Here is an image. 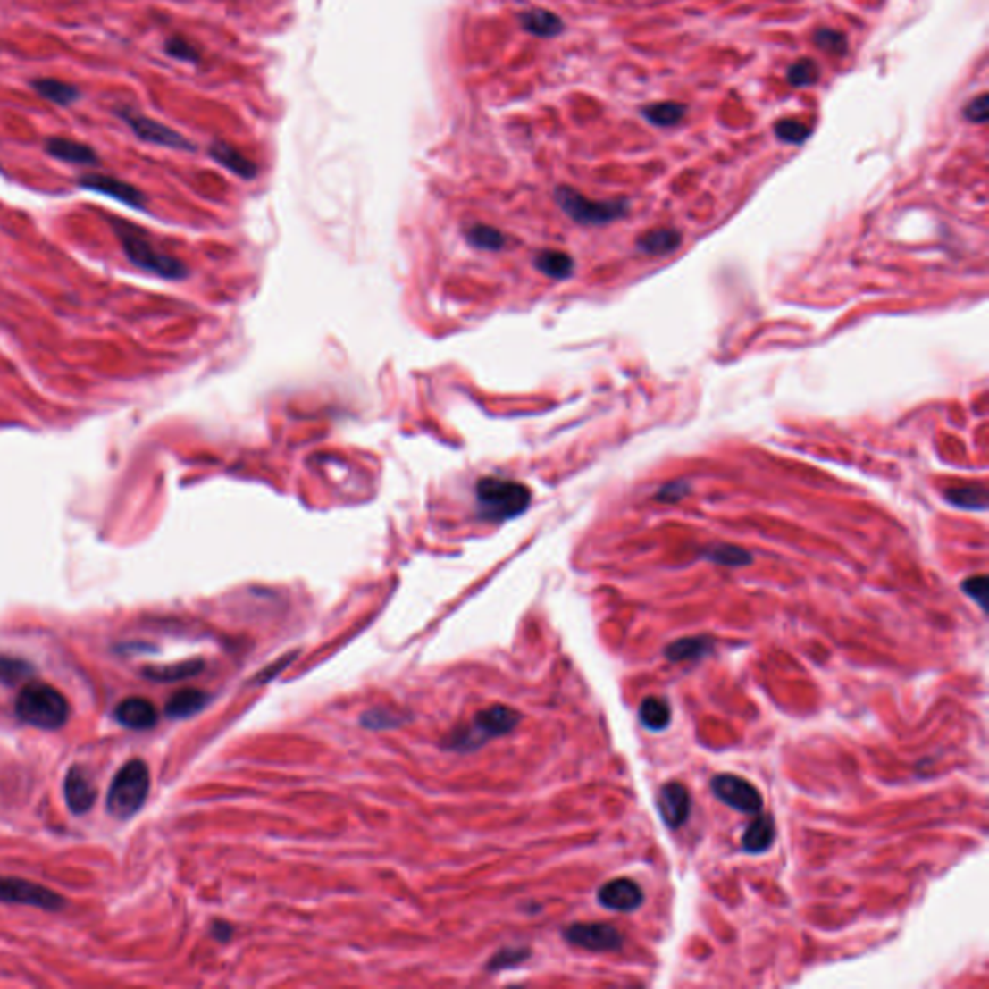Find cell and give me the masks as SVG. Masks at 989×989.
<instances>
[{"label":"cell","instance_id":"obj_38","mask_svg":"<svg viewBox=\"0 0 989 989\" xmlns=\"http://www.w3.org/2000/svg\"><path fill=\"white\" fill-rule=\"evenodd\" d=\"M362 725H365V729H390V726L398 725V719L397 715H392L389 711L373 709L362 715Z\"/></svg>","mask_w":989,"mask_h":989},{"label":"cell","instance_id":"obj_26","mask_svg":"<svg viewBox=\"0 0 989 989\" xmlns=\"http://www.w3.org/2000/svg\"><path fill=\"white\" fill-rule=\"evenodd\" d=\"M711 651V640L708 636H696V638H683L673 641L671 646L665 648V655L669 661H692L704 658Z\"/></svg>","mask_w":989,"mask_h":989},{"label":"cell","instance_id":"obj_34","mask_svg":"<svg viewBox=\"0 0 989 989\" xmlns=\"http://www.w3.org/2000/svg\"><path fill=\"white\" fill-rule=\"evenodd\" d=\"M164 51L169 56L176 58V61H182V63H197L199 61V53L196 51V46L192 43H188L184 38L166 39Z\"/></svg>","mask_w":989,"mask_h":989},{"label":"cell","instance_id":"obj_27","mask_svg":"<svg viewBox=\"0 0 989 989\" xmlns=\"http://www.w3.org/2000/svg\"><path fill=\"white\" fill-rule=\"evenodd\" d=\"M947 503L952 507H959L962 510H985L989 497L987 490L982 485H967V487H952L945 493Z\"/></svg>","mask_w":989,"mask_h":989},{"label":"cell","instance_id":"obj_32","mask_svg":"<svg viewBox=\"0 0 989 989\" xmlns=\"http://www.w3.org/2000/svg\"><path fill=\"white\" fill-rule=\"evenodd\" d=\"M814 43H816L817 49L826 51L829 54H835V56H842V54H847V51H849L847 35H842L841 31L831 29V28L816 29L814 31Z\"/></svg>","mask_w":989,"mask_h":989},{"label":"cell","instance_id":"obj_9","mask_svg":"<svg viewBox=\"0 0 989 989\" xmlns=\"http://www.w3.org/2000/svg\"><path fill=\"white\" fill-rule=\"evenodd\" d=\"M565 939L570 945L593 951V952H607V951H618L623 947V934L611 924L603 922H578L570 924L565 932Z\"/></svg>","mask_w":989,"mask_h":989},{"label":"cell","instance_id":"obj_36","mask_svg":"<svg viewBox=\"0 0 989 989\" xmlns=\"http://www.w3.org/2000/svg\"><path fill=\"white\" fill-rule=\"evenodd\" d=\"M964 118L972 124H985L989 118V95L982 93L964 106Z\"/></svg>","mask_w":989,"mask_h":989},{"label":"cell","instance_id":"obj_19","mask_svg":"<svg viewBox=\"0 0 989 989\" xmlns=\"http://www.w3.org/2000/svg\"><path fill=\"white\" fill-rule=\"evenodd\" d=\"M207 701H209V696L204 692V690L184 688V690H178V692L172 694L171 700L166 701L164 713L172 719H186L204 709L207 706Z\"/></svg>","mask_w":989,"mask_h":989},{"label":"cell","instance_id":"obj_16","mask_svg":"<svg viewBox=\"0 0 989 989\" xmlns=\"http://www.w3.org/2000/svg\"><path fill=\"white\" fill-rule=\"evenodd\" d=\"M45 151L49 153L53 159L64 161L70 164L93 166L99 163L97 151L86 146V143L68 139V138H49L45 141Z\"/></svg>","mask_w":989,"mask_h":989},{"label":"cell","instance_id":"obj_33","mask_svg":"<svg viewBox=\"0 0 989 989\" xmlns=\"http://www.w3.org/2000/svg\"><path fill=\"white\" fill-rule=\"evenodd\" d=\"M812 134V128L800 121H792V118H783L775 124V136L784 143H791V146H802Z\"/></svg>","mask_w":989,"mask_h":989},{"label":"cell","instance_id":"obj_35","mask_svg":"<svg viewBox=\"0 0 989 989\" xmlns=\"http://www.w3.org/2000/svg\"><path fill=\"white\" fill-rule=\"evenodd\" d=\"M528 957H530L528 949H505L497 952V955L491 959L490 970H505L510 967H516V964L524 962Z\"/></svg>","mask_w":989,"mask_h":989},{"label":"cell","instance_id":"obj_39","mask_svg":"<svg viewBox=\"0 0 989 989\" xmlns=\"http://www.w3.org/2000/svg\"><path fill=\"white\" fill-rule=\"evenodd\" d=\"M690 493V485L684 483V482H675V483H666L663 485L659 493L655 495V499L658 500H665V503H676V500H681L683 497H686Z\"/></svg>","mask_w":989,"mask_h":989},{"label":"cell","instance_id":"obj_2","mask_svg":"<svg viewBox=\"0 0 989 989\" xmlns=\"http://www.w3.org/2000/svg\"><path fill=\"white\" fill-rule=\"evenodd\" d=\"M113 222H114L113 226L118 240H121L122 249L126 252V257L132 261L138 269H143L147 272H153V275L171 279V281L184 279L188 275V267L180 259L159 252L147 238V234L141 229H138L136 224L128 221H118V219H114Z\"/></svg>","mask_w":989,"mask_h":989},{"label":"cell","instance_id":"obj_6","mask_svg":"<svg viewBox=\"0 0 989 989\" xmlns=\"http://www.w3.org/2000/svg\"><path fill=\"white\" fill-rule=\"evenodd\" d=\"M518 721H520V713L516 709H512L508 706H491L475 715L474 725L470 729L462 731L458 734L455 733V738L450 741V748L472 750V741H475L474 742L475 746H480L485 741H490V738L508 734L516 729Z\"/></svg>","mask_w":989,"mask_h":989},{"label":"cell","instance_id":"obj_23","mask_svg":"<svg viewBox=\"0 0 989 989\" xmlns=\"http://www.w3.org/2000/svg\"><path fill=\"white\" fill-rule=\"evenodd\" d=\"M683 236L675 229H655L638 238V247L648 256H666L673 254L681 246Z\"/></svg>","mask_w":989,"mask_h":989},{"label":"cell","instance_id":"obj_21","mask_svg":"<svg viewBox=\"0 0 989 989\" xmlns=\"http://www.w3.org/2000/svg\"><path fill=\"white\" fill-rule=\"evenodd\" d=\"M31 89L38 93L39 97L46 99L53 105H58V106H70L81 97V93L76 86H71V83H66L63 80H54V78L33 80Z\"/></svg>","mask_w":989,"mask_h":989},{"label":"cell","instance_id":"obj_30","mask_svg":"<svg viewBox=\"0 0 989 989\" xmlns=\"http://www.w3.org/2000/svg\"><path fill=\"white\" fill-rule=\"evenodd\" d=\"M466 240L474 247L487 249V252H497L507 244L505 234L487 224H472L470 229H466Z\"/></svg>","mask_w":989,"mask_h":989},{"label":"cell","instance_id":"obj_18","mask_svg":"<svg viewBox=\"0 0 989 989\" xmlns=\"http://www.w3.org/2000/svg\"><path fill=\"white\" fill-rule=\"evenodd\" d=\"M209 155L221 166H224V169H229L236 176L244 178V180H252V178H256L257 174V166L249 159H246L240 151L230 147L229 143L214 141L209 149Z\"/></svg>","mask_w":989,"mask_h":989},{"label":"cell","instance_id":"obj_5","mask_svg":"<svg viewBox=\"0 0 989 989\" xmlns=\"http://www.w3.org/2000/svg\"><path fill=\"white\" fill-rule=\"evenodd\" d=\"M557 205L563 209L566 217L583 226H603L613 221L623 219L630 211L628 199H611V201H595L576 192L574 188L558 186L555 189Z\"/></svg>","mask_w":989,"mask_h":989},{"label":"cell","instance_id":"obj_17","mask_svg":"<svg viewBox=\"0 0 989 989\" xmlns=\"http://www.w3.org/2000/svg\"><path fill=\"white\" fill-rule=\"evenodd\" d=\"M520 23L528 33L535 35V38H545V39L557 38V35H561L565 29V21L558 18L555 12L543 10V8H533L524 12V14H520Z\"/></svg>","mask_w":989,"mask_h":989},{"label":"cell","instance_id":"obj_7","mask_svg":"<svg viewBox=\"0 0 989 989\" xmlns=\"http://www.w3.org/2000/svg\"><path fill=\"white\" fill-rule=\"evenodd\" d=\"M0 902L8 904H28V907L58 912L64 909V899L49 887L33 884L20 877L0 876Z\"/></svg>","mask_w":989,"mask_h":989},{"label":"cell","instance_id":"obj_22","mask_svg":"<svg viewBox=\"0 0 989 989\" xmlns=\"http://www.w3.org/2000/svg\"><path fill=\"white\" fill-rule=\"evenodd\" d=\"M533 265L541 275L555 281L570 279L572 272H574V259L565 252H558V249H541L533 257Z\"/></svg>","mask_w":989,"mask_h":989},{"label":"cell","instance_id":"obj_20","mask_svg":"<svg viewBox=\"0 0 989 989\" xmlns=\"http://www.w3.org/2000/svg\"><path fill=\"white\" fill-rule=\"evenodd\" d=\"M775 841V824L767 814H756V819L744 831L742 849L750 854L766 852Z\"/></svg>","mask_w":989,"mask_h":989},{"label":"cell","instance_id":"obj_25","mask_svg":"<svg viewBox=\"0 0 989 989\" xmlns=\"http://www.w3.org/2000/svg\"><path fill=\"white\" fill-rule=\"evenodd\" d=\"M688 106L683 103L665 101V103H653L641 109V116L646 121L658 128H671L676 126L686 116Z\"/></svg>","mask_w":989,"mask_h":989},{"label":"cell","instance_id":"obj_14","mask_svg":"<svg viewBox=\"0 0 989 989\" xmlns=\"http://www.w3.org/2000/svg\"><path fill=\"white\" fill-rule=\"evenodd\" d=\"M64 800L74 814H86L97 800V786H95L88 769L74 766L66 773Z\"/></svg>","mask_w":989,"mask_h":989},{"label":"cell","instance_id":"obj_15","mask_svg":"<svg viewBox=\"0 0 989 989\" xmlns=\"http://www.w3.org/2000/svg\"><path fill=\"white\" fill-rule=\"evenodd\" d=\"M114 717H116L118 723L128 726V729H138L139 731V729H151V726L157 723L159 713H157V709H155V706L151 704L149 700L139 698V696H132V698L122 700L121 704L116 706Z\"/></svg>","mask_w":989,"mask_h":989},{"label":"cell","instance_id":"obj_37","mask_svg":"<svg viewBox=\"0 0 989 989\" xmlns=\"http://www.w3.org/2000/svg\"><path fill=\"white\" fill-rule=\"evenodd\" d=\"M962 590L967 595H970V598L978 603L982 609H985L987 605V591H989V582H987V576H970L962 582Z\"/></svg>","mask_w":989,"mask_h":989},{"label":"cell","instance_id":"obj_28","mask_svg":"<svg viewBox=\"0 0 989 989\" xmlns=\"http://www.w3.org/2000/svg\"><path fill=\"white\" fill-rule=\"evenodd\" d=\"M201 671H204V661L196 659V661H184V663L166 665V666H151V669L143 671V676H147L151 681H157V683H176V681H182V678L196 676Z\"/></svg>","mask_w":989,"mask_h":989},{"label":"cell","instance_id":"obj_1","mask_svg":"<svg viewBox=\"0 0 989 989\" xmlns=\"http://www.w3.org/2000/svg\"><path fill=\"white\" fill-rule=\"evenodd\" d=\"M475 500L480 518L500 524L524 515L530 508L532 493L524 483L490 475L475 485Z\"/></svg>","mask_w":989,"mask_h":989},{"label":"cell","instance_id":"obj_11","mask_svg":"<svg viewBox=\"0 0 989 989\" xmlns=\"http://www.w3.org/2000/svg\"><path fill=\"white\" fill-rule=\"evenodd\" d=\"M78 186L83 188V189H89V192H97L101 196L113 197V199L121 201V204L132 207V209L146 207V196H143V192H139V189L132 184H128L124 180H118V178H114V176L89 172V174H83L80 178Z\"/></svg>","mask_w":989,"mask_h":989},{"label":"cell","instance_id":"obj_40","mask_svg":"<svg viewBox=\"0 0 989 989\" xmlns=\"http://www.w3.org/2000/svg\"><path fill=\"white\" fill-rule=\"evenodd\" d=\"M294 658H296V653H292L290 658H282L281 661H277V663H272L271 666H267V669L257 676V683H267V681H271V678L275 676V675H279V673L284 669V666L289 665Z\"/></svg>","mask_w":989,"mask_h":989},{"label":"cell","instance_id":"obj_41","mask_svg":"<svg viewBox=\"0 0 989 989\" xmlns=\"http://www.w3.org/2000/svg\"><path fill=\"white\" fill-rule=\"evenodd\" d=\"M213 935L217 937L219 941H229L230 935H232V927L229 924H224V922H214Z\"/></svg>","mask_w":989,"mask_h":989},{"label":"cell","instance_id":"obj_4","mask_svg":"<svg viewBox=\"0 0 989 989\" xmlns=\"http://www.w3.org/2000/svg\"><path fill=\"white\" fill-rule=\"evenodd\" d=\"M149 767L143 759H130L118 769L109 794H106V812L116 819H130L138 814L149 794Z\"/></svg>","mask_w":989,"mask_h":989},{"label":"cell","instance_id":"obj_3","mask_svg":"<svg viewBox=\"0 0 989 989\" xmlns=\"http://www.w3.org/2000/svg\"><path fill=\"white\" fill-rule=\"evenodd\" d=\"M16 713L38 729L56 731L66 725L70 717V704L63 692L51 684L29 683L20 690L16 700Z\"/></svg>","mask_w":989,"mask_h":989},{"label":"cell","instance_id":"obj_12","mask_svg":"<svg viewBox=\"0 0 989 989\" xmlns=\"http://www.w3.org/2000/svg\"><path fill=\"white\" fill-rule=\"evenodd\" d=\"M658 809L663 824L671 829H676L686 824L692 812V798L683 783H665L658 794Z\"/></svg>","mask_w":989,"mask_h":989},{"label":"cell","instance_id":"obj_29","mask_svg":"<svg viewBox=\"0 0 989 989\" xmlns=\"http://www.w3.org/2000/svg\"><path fill=\"white\" fill-rule=\"evenodd\" d=\"M704 557L708 561H713L721 566H748L754 561L752 553H748L746 549H742V547L725 545V543L709 547V549L704 553Z\"/></svg>","mask_w":989,"mask_h":989},{"label":"cell","instance_id":"obj_31","mask_svg":"<svg viewBox=\"0 0 989 989\" xmlns=\"http://www.w3.org/2000/svg\"><path fill=\"white\" fill-rule=\"evenodd\" d=\"M819 74L821 70L814 58H800V61H796L786 70V81L792 88H809L819 81Z\"/></svg>","mask_w":989,"mask_h":989},{"label":"cell","instance_id":"obj_10","mask_svg":"<svg viewBox=\"0 0 989 989\" xmlns=\"http://www.w3.org/2000/svg\"><path fill=\"white\" fill-rule=\"evenodd\" d=\"M118 116L128 124V128L141 139L153 143V146L169 147V149H182V151H194L196 147L189 143L182 134H178L176 130L164 126L153 118L143 116L139 113H132L130 109H121Z\"/></svg>","mask_w":989,"mask_h":989},{"label":"cell","instance_id":"obj_8","mask_svg":"<svg viewBox=\"0 0 989 989\" xmlns=\"http://www.w3.org/2000/svg\"><path fill=\"white\" fill-rule=\"evenodd\" d=\"M711 791L723 804L741 814L756 816L764 808V798H761V792L756 786L742 777L731 775V773L715 775L711 779Z\"/></svg>","mask_w":989,"mask_h":989},{"label":"cell","instance_id":"obj_24","mask_svg":"<svg viewBox=\"0 0 989 989\" xmlns=\"http://www.w3.org/2000/svg\"><path fill=\"white\" fill-rule=\"evenodd\" d=\"M673 719V713H671V706L669 701L663 700V698H658V696H650L641 701L640 706V721L641 725L646 726V729L650 731H665L666 726H669Z\"/></svg>","mask_w":989,"mask_h":989},{"label":"cell","instance_id":"obj_13","mask_svg":"<svg viewBox=\"0 0 989 989\" xmlns=\"http://www.w3.org/2000/svg\"><path fill=\"white\" fill-rule=\"evenodd\" d=\"M643 889L628 877L611 879L598 891V901L603 909L615 912H634L643 904Z\"/></svg>","mask_w":989,"mask_h":989}]
</instances>
